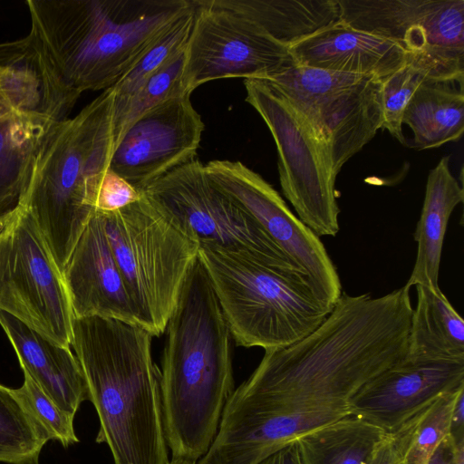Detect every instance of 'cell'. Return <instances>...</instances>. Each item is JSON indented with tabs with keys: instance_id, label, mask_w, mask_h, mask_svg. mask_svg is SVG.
I'll use <instances>...</instances> for the list:
<instances>
[{
	"instance_id": "obj_1",
	"label": "cell",
	"mask_w": 464,
	"mask_h": 464,
	"mask_svg": "<svg viewBox=\"0 0 464 464\" xmlns=\"http://www.w3.org/2000/svg\"><path fill=\"white\" fill-rule=\"evenodd\" d=\"M405 285L379 297L344 292L299 341L266 350L234 389L198 464H257L314 430L351 415L362 386L402 360L412 314Z\"/></svg>"
},
{
	"instance_id": "obj_2",
	"label": "cell",
	"mask_w": 464,
	"mask_h": 464,
	"mask_svg": "<svg viewBox=\"0 0 464 464\" xmlns=\"http://www.w3.org/2000/svg\"><path fill=\"white\" fill-rule=\"evenodd\" d=\"M164 332L160 397L169 461L198 463L234 391L232 336L198 256Z\"/></svg>"
},
{
	"instance_id": "obj_3",
	"label": "cell",
	"mask_w": 464,
	"mask_h": 464,
	"mask_svg": "<svg viewBox=\"0 0 464 464\" xmlns=\"http://www.w3.org/2000/svg\"><path fill=\"white\" fill-rule=\"evenodd\" d=\"M154 336L119 319L74 317L72 346L114 464H169Z\"/></svg>"
},
{
	"instance_id": "obj_4",
	"label": "cell",
	"mask_w": 464,
	"mask_h": 464,
	"mask_svg": "<svg viewBox=\"0 0 464 464\" xmlns=\"http://www.w3.org/2000/svg\"><path fill=\"white\" fill-rule=\"evenodd\" d=\"M30 34L58 79L82 94L114 85L190 0H28Z\"/></svg>"
},
{
	"instance_id": "obj_5",
	"label": "cell",
	"mask_w": 464,
	"mask_h": 464,
	"mask_svg": "<svg viewBox=\"0 0 464 464\" xmlns=\"http://www.w3.org/2000/svg\"><path fill=\"white\" fill-rule=\"evenodd\" d=\"M111 89L73 118L57 121L35 158L21 208L34 218L63 272L94 213L111 156Z\"/></svg>"
},
{
	"instance_id": "obj_6",
	"label": "cell",
	"mask_w": 464,
	"mask_h": 464,
	"mask_svg": "<svg viewBox=\"0 0 464 464\" xmlns=\"http://www.w3.org/2000/svg\"><path fill=\"white\" fill-rule=\"evenodd\" d=\"M232 339L246 348H282L315 330L333 308L304 274L283 273L209 245L198 246Z\"/></svg>"
},
{
	"instance_id": "obj_7",
	"label": "cell",
	"mask_w": 464,
	"mask_h": 464,
	"mask_svg": "<svg viewBox=\"0 0 464 464\" xmlns=\"http://www.w3.org/2000/svg\"><path fill=\"white\" fill-rule=\"evenodd\" d=\"M104 230L140 324L153 336L164 333L198 245L144 197L102 213Z\"/></svg>"
},
{
	"instance_id": "obj_8",
	"label": "cell",
	"mask_w": 464,
	"mask_h": 464,
	"mask_svg": "<svg viewBox=\"0 0 464 464\" xmlns=\"http://www.w3.org/2000/svg\"><path fill=\"white\" fill-rule=\"evenodd\" d=\"M140 191L198 246L220 247L283 273L305 275L255 219L212 182L200 161L177 168Z\"/></svg>"
},
{
	"instance_id": "obj_9",
	"label": "cell",
	"mask_w": 464,
	"mask_h": 464,
	"mask_svg": "<svg viewBox=\"0 0 464 464\" xmlns=\"http://www.w3.org/2000/svg\"><path fill=\"white\" fill-rule=\"evenodd\" d=\"M246 101L270 130L278 154L283 194L298 218L319 237L339 231L336 175L327 146L271 82L244 80Z\"/></svg>"
},
{
	"instance_id": "obj_10",
	"label": "cell",
	"mask_w": 464,
	"mask_h": 464,
	"mask_svg": "<svg viewBox=\"0 0 464 464\" xmlns=\"http://www.w3.org/2000/svg\"><path fill=\"white\" fill-rule=\"evenodd\" d=\"M327 146L335 175L382 124V80L294 64L269 80Z\"/></svg>"
},
{
	"instance_id": "obj_11",
	"label": "cell",
	"mask_w": 464,
	"mask_h": 464,
	"mask_svg": "<svg viewBox=\"0 0 464 464\" xmlns=\"http://www.w3.org/2000/svg\"><path fill=\"white\" fill-rule=\"evenodd\" d=\"M340 20L399 44L428 79L464 74V0H337Z\"/></svg>"
},
{
	"instance_id": "obj_12",
	"label": "cell",
	"mask_w": 464,
	"mask_h": 464,
	"mask_svg": "<svg viewBox=\"0 0 464 464\" xmlns=\"http://www.w3.org/2000/svg\"><path fill=\"white\" fill-rule=\"evenodd\" d=\"M0 309L71 346L74 315L62 272L24 208L0 227Z\"/></svg>"
},
{
	"instance_id": "obj_13",
	"label": "cell",
	"mask_w": 464,
	"mask_h": 464,
	"mask_svg": "<svg viewBox=\"0 0 464 464\" xmlns=\"http://www.w3.org/2000/svg\"><path fill=\"white\" fill-rule=\"evenodd\" d=\"M191 3L195 15L182 75L187 93L219 79L269 80L295 64L287 46L248 19L203 0Z\"/></svg>"
},
{
	"instance_id": "obj_14",
	"label": "cell",
	"mask_w": 464,
	"mask_h": 464,
	"mask_svg": "<svg viewBox=\"0 0 464 464\" xmlns=\"http://www.w3.org/2000/svg\"><path fill=\"white\" fill-rule=\"evenodd\" d=\"M204 168L212 182L307 276L317 297L334 307L343 293L337 269L320 237L293 214L279 193L240 161L215 160Z\"/></svg>"
},
{
	"instance_id": "obj_15",
	"label": "cell",
	"mask_w": 464,
	"mask_h": 464,
	"mask_svg": "<svg viewBox=\"0 0 464 464\" xmlns=\"http://www.w3.org/2000/svg\"><path fill=\"white\" fill-rule=\"evenodd\" d=\"M190 95L168 99L137 119L116 144L109 169L141 190L194 160L204 123Z\"/></svg>"
},
{
	"instance_id": "obj_16",
	"label": "cell",
	"mask_w": 464,
	"mask_h": 464,
	"mask_svg": "<svg viewBox=\"0 0 464 464\" xmlns=\"http://www.w3.org/2000/svg\"><path fill=\"white\" fill-rule=\"evenodd\" d=\"M463 386L464 359L405 355L361 388L351 415L392 433L437 397Z\"/></svg>"
},
{
	"instance_id": "obj_17",
	"label": "cell",
	"mask_w": 464,
	"mask_h": 464,
	"mask_svg": "<svg viewBox=\"0 0 464 464\" xmlns=\"http://www.w3.org/2000/svg\"><path fill=\"white\" fill-rule=\"evenodd\" d=\"M62 275L74 317L101 316L140 325L101 212L94 211L90 218Z\"/></svg>"
},
{
	"instance_id": "obj_18",
	"label": "cell",
	"mask_w": 464,
	"mask_h": 464,
	"mask_svg": "<svg viewBox=\"0 0 464 464\" xmlns=\"http://www.w3.org/2000/svg\"><path fill=\"white\" fill-rule=\"evenodd\" d=\"M289 52L296 65L381 80L407 63L405 51L396 43L341 20L293 44Z\"/></svg>"
},
{
	"instance_id": "obj_19",
	"label": "cell",
	"mask_w": 464,
	"mask_h": 464,
	"mask_svg": "<svg viewBox=\"0 0 464 464\" xmlns=\"http://www.w3.org/2000/svg\"><path fill=\"white\" fill-rule=\"evenodd\" d=\"M0 325L20 362L43 392L65 413L74 418L89 400L87 383L77 357L14 315L0 309Z\"/></svg>"
},
{
	"instance_id": "obj_20",
	"label": "cell",
	"mask_w": 464,
	"mask_h": 464,
	"mask_svg": "<svg viewBox=\"0 0 464 464\" xmlns=\"http://www.w3.org/2000/svg\"><path fill=\"white\" fill-rule=\"evenodd\" d=\"M57 121L26 111L0 118V227L21 209L37 153Z\"/></svg>"
},
{
	"instance_id": "obj_21",
	"label": "cell",
	"mask_w": 464,
	"mask_h": 464,
	"mask_svg": "<svg viewBox=\"0 0 464 464\" xmlns=\"http://www.w3.org/2000/svg\"><path fill=\"white\" fill-rule=\"evenodd\" d=\"M462 186L452 175L450 157H442L430 171L424 201L414 232L416 260L405 286L439 287V272L444 237L454 208L463 201Z\"/></svg>"
},
{
	"instance_id": "obj_22",
	"label": "cell",
	"mask_w": 464,
	"mask_h": 464,
	"mask_svg": "<svg viewBox=\"0 0 464 464\" xmlns=\"http://www.w3.org/2000/svg\"><path fill=\"white\" fill-rule=\"evenodd\" d=\"M241 15L280 44H293L340 20L337 0H203Z\"/></svg>"
},
{
	"instance_id": "obj_23",
	"label": "cell",
	"mask_w": 464,
	"mask_h": 464,
	"mask_svg": "<svg viewBox=\"0 0 464 464\" xmlns=\"http://www.w3.org/2000/svg\"><path fill=\"white\" fill-rule=\"evenodd\" d=\"M459 81L424 80L407 105L402 124L412 133L420 150L440 147L459 140L464 130L463 85Z\"/></svg>"
},
{
	"instance_id": "obj_24",
	"label": "cell",
	"mask_w": 464,
	"mask_h": 464,
	"mask_svg": "<svg viewBox=\"0 0 464 464\" xmlns=\"http://www.w3.org/2000/svg\"><path fill=\"white\" fill-rule=\"evenodd\" d=\"M407 357L464 359V321L440 287L416 285Z\"/></svg>"
},
{
	"instance_id": "obj_25",
	"label": "cell",
	"mask_w": 464,
	"mask_h": 464,
	"mask_svg": "<svg viewBox=\"0 0 464 464\" xmlns=\"http://www.w3.org/2000/svg\"><path fill=\"white\" fill-rule=\"evenodd\" d=\"M388 433L354 415L314 430L296 441L304 464H372Z\"/></svg>"
},
{
	"instance_id": "obj_26",
	"label": "cell",
	"mask_w": 464,
	"mask_h": 464,
	"mask_svg": "<svg viewBox=\"0 0 464 464\" xmlns=\"http://www.w3.org/2000/svg\"><path fill=\"white\" fill-rule=\"evenodd\" d=\"M26 111L54 118L53 91L38 65L15 47L0 45V118Z\"/></svg>"
},
{
	"instance_id": "obj_27",
	"label": "cell",
	"mask_w": 464,
	"mask_h": 464,
	"mask_svg": "<svg viewBox=\"0 0 464 464\" xmlns=\"http://www.w3.org/2000/svg\"><path fill=\"white\" fill-rule=\"evenodd\" d=\"M462 390L440 395L392 433L405 464H424L450 436L453 406Z\"/></svg>"
},
{
	"instance_id": "obj_28",
	"label": "cell",
	"mask_w": 464,
	"mask_h": 464,
	"mask_svg": "<svg viewBox=\"0 0 464 464\" xmlns=\"http://www.w3.org/2000/svg\"><path fill=\"white\" fill-rule=\"evenodd\" d=\"M49 438L14 389L0 384V462L38 464Z\"/></svg>"
},
{
	"instance_id": "obj_29",
	"label": "cell",
	"mask_w": 464,
	"mask_h": 464,
	"mask_svg": "<svg viewBox=\"0 0 464 464\" xmlns=\"http://www.w3.org/2000/svg\"><path fill=\"white\" fill-rule=\"evenodd\" d=\"M183 65L184 53L150 76L129 97L121 101H115L113 98L111 115L112 151L126 130L137 119L160 102L187 93L182 83Z\"/></svg>"
},
{
	"instance_id": "obj_30",
	"label": "cell",
	"mask_w": 464,
	"mask_h": 464,
	"mask_svg": "<svg viewBox=\"0 0 464 464\" xmlns=\"http://www.w3.org/2000/svg\"><path fill=\"white\" fill-rule=\"evenodd\" d=\"M194 15L195 9L191 3L190 7L161 33L132 68L110 88L115 101L131 95L150 76L184 53Z\"/></svg>"
},
{
	"instance_id": "obj_31",
	"label": "cell",
	"mask_w": 464,
	"mask_h": 464,
	"mask_svg": "<svg viewBox=\"0 0 464 464\" xmlns=\"http://www.w3.org/2000/svg\"><path fill=\"white\" fill-rule=\"evenodd\" d=\"M428 79L420 68L406 63L392 74L382 80V128L405 144L402 133L404 111L420 84Z\"/></svg>"
},
{
	"instance_id": "obj_32",
	"label": "cell",
	"mask_w": 464,
	"mask_h": 464,
	"mask_svg": "<svg viewBox=\"0 0 464 464\" xmlns=\"http://www.w3.org/2000/svg\"><path fill=\"white\" fill-rule=\"evenodd\" d=\"M24 383L14 389L15 393L49 440H58L63 447L77 443L79 440L73 428L74 418L62 411L26 372H24Z\"/></svg>"
},
{
	"instance_id": "obj_33",
	"label": "cell",
	"mask_w": 464,
	"mask_h": 464,
	"mask_svg": "<svg viewBox=\"0 0 464 464\" xmlns=\"http://www.w3.org/2000/svg\"><path fill=\"white\" fill-rule=\"evenodd\" d=\"M141 191L108 169L102 175L94 199V210L110 213L139 200Z\"/></svg>"
},
{
	"instance_id": "obj_34",
	"label": "cell",
	"mask_w": 464,
	"mask_h": 464,
	"mask_svg": "<svg viewBox=\"0 0 464 464\" xmlns=\"http://www.w3.org/2000/svg\"><path fill=\"white\" fill-rule=\"evenodd\" d=\"M257 464H304L296 440L282 447Z\"/></svg>"
},
{
	"instance_id": "obj_35",
	"label": "cell",
	"mask_w": 464,
	"mask_h": 464,
	"mask_svg": "<svg viewBox=\"0 0 464 464\" xmlns=\"http://www.w3.org/2000/svg\"><path fill=\"white\" fill-rule=\"evenodd\" d=\"M372 464H405L392 433L379 446Z\"/></svg>"
},
{
	"instance_id": "obj_36",
	"label": "cell",
	"mask_w": 464,
	"mask_h": 464,
	"mask_svg": "<svg viewBox=\"0 0 464 464\" xmlns=\"http://www.w3.org/2000/svg\"><path fill=\"white\" fill-rule=\"evenodd\" d=\"M464 390H462L455 401L451 419L450 436L455 443L464 440Z\"/></svg>"
},
{
	"instance_id": "obj_37",
	"label": "cell",
	"mask_w": 464,
	"mask_h": 464,
	"mask_svg": "<svg viewBox=\"0 0 464 464\" xmlns=\"http://www.w3.org/2000/svg\"><path fill=\"white\" fill-rule=\"evenodd\" d=\"M456 443L450 436L444 439L424 464H453Z\"/></svg>"
},
{
	"instance_id": "obj_38",
	"label": "cell",
	"mask_w": 464,
	"mask_h": 464,
	"mask_svg": "<svg viewBox=\"0 0 464 464\" xmlns=\"http://www.w3.org/2000/svg\"><path fill=\"white\" fill-rule=\"evenodd\" d=\"M453 464H464V440L456 443Z\"/></svg>"
},
{
	"instance_id": "obj_39",
	"label": "cell",
	"mask_w": 464,
	"mask_h": 464,
	"mask_svg": "<svg viewBox=\"0 0 464 464\" xmlns=\"http://www.w3.org/2000/svg\"><path fill=\"white\" fill-rule=\"evenodd\" d=\"M169 464H197V463H187V462H174V461H169Z\"/></svg>"
}]
</instances>
